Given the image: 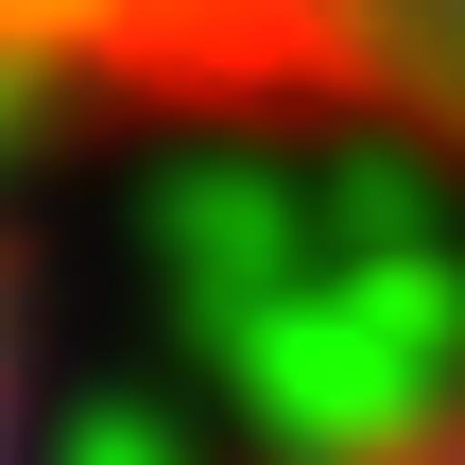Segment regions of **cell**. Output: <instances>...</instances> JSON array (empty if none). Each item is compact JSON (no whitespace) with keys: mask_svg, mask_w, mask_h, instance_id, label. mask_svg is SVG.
I'll use <instances>...</instances> for the list:
<instances>
[{"mask_svg":"<svg viewBox=\"0 0 465 465\" xmlns=\"http://www.w3.org/2000/svg\"><path fill=\"white\" fill-rule=\"evenodd\" d=\"M0 465H17V293H0Z\"/></svg>","mask_w":465,"mask_h":465,"instance_id":"3","label":"cell"},{"mask_svg":"<svg viewBox=\"0 0 465 465\" xmlns=\"http://www.w3.org/2000/svg\"><path fill=\"white\" fill-rule=\"evenodd\" d=\"M345 465H465V397H449V414H414V431H362Z\"/></svg>","mask_w":465,"mask_h":465,"instance_id":"2","label":"cell"},{"mask_svg":"<svg viewBox=\"0 0 465 465\" xmlns=\"http://www.w3.org/2000/svg\"><path fill=\"white\" fill-rule=\"evenodd\" d=\"M0 52L173 121H345L465 173V0H0Z\"/></svg>","mask_w":465,"mask_h":465,"instance_id":"1","label":"cell"}]
</instances>
